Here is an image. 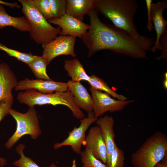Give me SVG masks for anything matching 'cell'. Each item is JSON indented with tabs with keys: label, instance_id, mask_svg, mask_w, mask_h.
Returning a JSON list of instances; mask_svg holds the SVG:
<instances>
[{
	"label": "cell",
	"instance_id": "cell-7",
	"mask_svg": "<svg viewBox=\"0 0 167 167\" xmlns=\"http://www.w3.org/2000/svg\"><path fill=\"white\" fill-rule=\"evenodd\" d=\"M76 37L70 36H57L50 42L42 45V56L49 64L55 57L61 55H71L73 57L77 55L74 47Z\"/></svg>",
	"mask_w": 167,
	"mask_h": 167
},
{
	"label": "cell",
	"instance_id": "cell-11",
	"mask_svg": "<svg viewBox=\"0 0 167 167\" xmlns=\"http://www.w3.org/2000/svg\"><path fill=\"white\" fill-rule=\"evenodd\" d=\"M61 28L60 35L70 36L81 38L88 30L89 25L71 16L65 14L60 18H54L48 21Z\"/></svg>",
	"mask_w": 167,
	"mask_h": 167
},
{
	"label": "cell",
	"instance_id": "cell-32",
	"mask_svg": "<svg viewBox=\"0 0 167 167\" xmlns=\"http://www.w3.org/2000/svg\"><path fill=\"white\" fill-rule=\"evenodd\" d=\"M162 161L157 163L155 167H167V155L161 160Z\"/></svg>",
	"mask_w": 167,
	"mask_h": 167
},
{
	"label": "cell",
	"instance_id": "cell-6",
	"mask_svg": "<svg viewBox=\"0 0 167 167\" xmlns=\"http://www.w3.org/2000/svg\"><path fill=\"white\" fill-rule=\"evenodd\" d=\"M10 114L15 120L16 128L15 132L5 144L7 148H11L21 137L25 135H29L32 138L36 139L41 134L38 117L34 107H29L25 113L11 109Z\"/></svg>",
	"mask_w": 167,
	"mask_h": 167
},
{
	"label": "cell",
	"instance_id": "cell-30",
	"mask_svg": "<svg viewBox=\"0 0 167 167\" xmlns=\"http://www.w3.org/2000/svg\"><path fill=\"white\" fill-rule=\"evenodd\" d=\"M152 0H146L145 2L147 11L148 23L146 28L149 32H150L153 28V24L152 21L151 10Z\"/></svg>",
	"mask_w": 167,
	"mask_h": 167
},
{
	"label": "cell",
	"instance_id": "cell-1",
	"mask_svg": "<svg viewBox=\"0 0 167 167\" xmlns=\"http://www.w3.org/2000/svg\"><path fill=\"white\" fill-rule=\"evenodd\" d=\"M88 15L89 28L81 38L88 49V57L98 51L107 49L134 58H147V52L153 46L154 38L140 35L133 38L114 25L101 22L95 8Z\"/></svg>",
	"mask_w": 167,
	"mask_h": 167
},
{
	"label": "cell",
	"instance_id": "cell-25",
	"mask_svg": "<svg viewBox=\"0 0 167 167\" xmlns=\"http://www.w3.org/2000/svg\"><path fill=\"white\" fill-rule=\"evenodd\" d=\"M124 152L116 144L111 155L110 162L107 167H124Z\"/></svg>",
	"mask_w": 167,
	"mask_h": 167
},
{
	"label": "cell",
	"instance_id": "cell-33",
	"mask_svg": "<svg viewBox=\"0 0 167 167\" xmlns=\"http://www.w3.org/2000/svg\"><path fill=\"white\" fill-rule=\"evenodd\" d=\"M6 164V160L4 158L0 157V167H4Z\"/></svg>",
	"mask_w": 167,
	"mask_h": 167
},
{
	"label": "cell",
	"instance_id": "cell-19",
	"mask_svg": "<svg viewBox=\"0 0 167 167\" xmlns=\"http://www.w3.org/2000/svg\"><path fill=\"white\" fill-rule=\"evenodd\" d=\"M64 68L72 81L80 82L81 80L88 81L90 76L86 73L83 65L76 58L66 60L64 61Z\"/></svg>",
	"mask_w": 167,
	"mask_h": 167
},
{
	"label": "cell",
	"instance_id": "cell-24",
	"mask_svg": "<svg viewBox=\"0 0 167 167\" xmlns=\"http://www.w3.org/2000/svg\"><path fill=\"white\" fill-rule=\"evenodd\" d=\"M80 155L81 156L82 167H107L105 164L95 157L86 148L81 152Z\"/></svg>",
	"mask_w": 167,
	"mask_h": 167
},
{
	"label": "cell",
	"instance_id": "cell-17",
	"mask_svg": "<svg viewBox=\"0 0 167 167\" xmlns=\"http://www.w3.org/2000/svg\"><path fill=\"white\" fill-rule=\"evenodd\" d=\"M96 0H66V14L82 22L85 15L94 8Z\"/></svg>",
	"mask_w": 167,
	"mask_h": 167
},
{
	"label": "cell",
	"instance_id": "cell-28",
	"mask_svg": "<svg viewBox=\"0 0 167 167\" xmlns=\"http://www.w3.org/2000/svg\"><path fill=\"white\" fill-rule=\"evenodd\" d=\"M13 103V97L6 99L0 102V122L6 116L10 114Z\"/></svg>",
	"mask_w": 167,
	"mask_h": 167
},
{
	"label": "cell",
	"instance_id": "cell-16",
	"mask_svg": "<svg viewBox=\"0 0 167 167\" xmlns=\"http://www.w3.org/2000/svg\"><path fill=\"white\" fill-rule=\"evenodd\" d=\"M17 83L16 77L8 64L5 62L0 63V102L13 97L12 90Z\"/></svg>",
	"mask_w": 167,
	"mask_h": 167
},
{
	"label": "cell",
	"instance_id": "cell-20",
	"mask_svg": "<svg viewBox=\"0 0 167 167\" xmlns=\"http://www.w3.org/2000/svg\"><path fill=\"white\" fill-rule=\"evenodd\" d=\"M88 82L93 89L100 91H103L118 100L125 101L128 99L123 95L117 93L110 88L102 79L94 75L90 76V79Z\"/></svg>",
	"mask_w": 167,
	"mask_h": 167
},
{
	"label": "cell",
	"instance_id": "cell-10",
	"mask_svg": "<svg viewBox=\"0 0 167 167\" xmlns=\"http://www.w3.org/2000/svg\"><path fill=\"white\" fill-rule=\"evenodd\" d=\"M16 91L32 89L44 94L54 92H65L68 90L66 83L37 79L30 80L26 78L18 82L15 88Z\"/></svg>",
	"mask_w": 167,
	"mask_h": 167
},
{
	"label": "cell",
	"instance_id": "cell-22",
	"mask_svg": "<svg viewBox=\"0 0 167 167\" xmlns=\"http://www.w3.org/2000/svg\"><path fill=\"white\" fill-rule=\"evenodd\" d=\"M25 146L19 144L16 148V151L20 156V158L14 162L13 165L17 167H40L29 157L26 156L23 152ZM49 167H58L52 163Z\"/></svg>",
	"mask_w": 167,
	"mask_h": 167
},
{
	"label": "cell",
	"instance_id": "cell-35",
	"mask_svg": "<svg viewBox=\"0 0 167 167\" xmlns=\"http://www.w3.org/2000/svg\"><path fill=\"white\" fill-rule=\"evenodd\" d=\"M167 78H165V80L164 82V86L165 88H167Z\"/></svg>",
	"mask_w": 167,
	"mask_h": 167
},
{
	"label": "cell",
	"instance_id": "cell-34",
	"mask_svg": "<svg viewBox=\"0 0 167 167\" xmlns=\"http://www.w3.org/2000/svg\"><path fill=\"white\" fill-rule=\"evenodd\" d=\"M71 167H77L76 161L75 159H74L73 160Z\"/></svg>",
	"mask_w": 167,
	"mask_h": 167
},
{
	"label": "cell",
	"instance_id": "cell-13",
	"mask_svg": "<svg viewBox=\"0 0 167 167\" xmlns=\"http://www.w3.org/2000/svg\"><path fill=\"white\" fill-rule=\"evenodd\" d=\"M167 8V0L159 1L156 3H152L151 14L152 23L154 25L156 33V38L151 50L153 53L157 50H161L160 44V38L163 33L167 29V21L163 16V12Z\"/></svg>",
	"mask_w": 167,
	"mask_h": 167
},
{
	"label": "cell",
	"instance_id": "cell-8",
	"mask_svg": "<svg viewBox=\"0 0 167 167\" xmlns=\"http://www.w3.org/2000/svg\"><path fill=\"white\" fill-rule=\"evenodd\" d=\"M89 90L91 93L93 107V112L97 118L107 111L114 112L121 111L134 100L122 101L113 98L109 94L91 87Z\"/></svg>",
	"mask_w": 167,
	"mask_h": 167
},
{
	"label": "cell",
	"instance_id": "cell-29",
	"mask_svg": "<svg viewBox=\"0 0 167 167\" xmlns=\"http://www.w3.org/2000/svg\"><path fill=\"white\" fill-rule=\"evenodd\" d=\"M160 44L161 47L162 52L161 55L156 58L158 60L167 59V29L162 34L160 39Z\"/></svg>",
	"mask_w": 167,
	"mask_h": 167
},
{
	"label": "cell",
	"instance_id": "cell-27",
	"mask_svg": "<svg viewBox=\"0 0 167 167\" xmlns=\"http://www.w3.org/2000/svg\"><path fill=\"white\" fill-rule=\"evenodd\" d=\"M39 12L48 21L54 18L52 12L49 0H33Z\"/></svg>",
	"mask_w": 167,
	"mask_h": 167
},
{
	"label": "cell",
	"instance_id": "cell-26",
	"mask_svg": "<svg viewBox=\"0 0 167 167\" xmlns=\"http://www.w3.org/2000/svg\"><path fill=\"white\" fill-rule=\"evenodd\" d=\"M54 18H60L66 14V0H49Z\"/></svg>",
	"mask_w": 167,
	"mask_h": 167
},
{
	"label": "cell",
	"instance_id": "cell-18",
	"mask_svg": "<svg viewBox=\"0 0 167 167\" xmlns=\"http://www.w3.org/2000/svg\"><path fill=\"white\" fill-rule=\"evenodd\" d=\"M7 26H12L20 31L29 32L31 27L25 16L15 17L9 15L2 4H0V29Z\"/></svg>",
	"mask_w": 167,
	"mask_h": 167
},
{
	"label": "cell",
	"instance_id": "cell-4",
	"mask_svg": "<svg viewBox=\"0 0 167 167\" xmlns=\"http://www.w3.org/2000/svg\"><path fill=\"white\" fill-rule=\"evenodd\" d=\"M22 11L31 27V39L37 44L50 42L60 34L61 29L53 27L39 12L33 0H19Z\"/></svg>",
	"mask_w": 167,
	"mask_h": 167
},
{
	"label": "cell",
	"instance_id": "cell-23",
	"mask_svg": "<svg viewBox=\"0 0 167 167\" xmlns=\"http://www.w3.org/2000/svg\"><path fill=\"white\" fill-rule=\"evenodd\" d=\"M0 49L6 52L8 55L15 57L18 60L28 65L33 61L38 56L33 55L31 53H22L9 48L0 43Z\"/></svg>",
	"mask_w": 167,
	"mask_h": 167
},
{
	"label": "cell",
	"instance_id": "cell-12",
	"mask_svg": "<svg viewBox=\"0 0 167 167\" xmlns=\"http://www.w3.org/2000/svg\"><path fill=\"white\" fill-rule=\"evenodd\" d=\"M84 145L95 157L106 165V147L101 130L98 126L92 127L89 130Z\"/></svg>",
	"mask_w": 167,
	"mask_h": 167
},
{
	"label": "cell",
	"instance_id": "cell-2",
	"mask_svg": "<svg viewBox=\"0 0 167 167\" xmlns=\"http://www.w3.org/2000/svg\"><path fill=\"white\" fill-rule=\"evenodd\" d=\"M137 8L135 0H96L94 7L115 27L134 38L141 35L133 22Z\"/></svg>",
	"mask_w": 167,
	"mask_h": 167
},
{
	"label": "cell",
	"instance_id": "cell-3",
	"mask_svg": "<svg viewBox=\"0 0 167 167\" xmlns=\"http://www.w3.org/2000/svg\"><path fill=\"white\" fill-rule=\"evenodd\" d=\"M167 137L157 131L144 141L131 156L134 167H155L167 155Z\"/></svg>",
	"mask_w": 167,
	"mask_h": 167
},
{
	"label": "cell",
	"instance_id": "cell-14",
	"mask_svg": "<svg viewBox=\"0 0 167 167\" xmlns=\"http://www.w3.org/2000/svg\"><path fill=\"white\" fill-rule=\"evenodd\" d=\"M96 123L100 128L105 142L107 152L106 165H109L111 155L116 144L113 130L114 120L112 116L106 115L97 119Z\"/></svg>",
	"mask_w": 167,
	"mask_h": 167
},
{
	"label": "cell",
	"instance_id": "cell-21",
	"mask_svg": "<svg viewBox=\"0 0 167 167\" xmlns=\"http://www.w3.org/2000/svg\"><path fill=\"white\" fill-rule=\"evenodd\" d=\"M48 65L42 56H38L33 61L28 64L35 76L38 79L50 80L46 72V67Z\"/></svg>",
	"mask_w": 167,
	"mask_h": 167
},
{
	"label": "cell",
	"instance_id": "cell-15",
	"mask_svg": "<svg viewBox=\"0 0 167 167\" xmlns=\"http://www.w3.org/2000/svg\"><path fill=\"white\" fill-rule=\"evenodd\" d=\"M66 84L68 90L73 95L75 104L88 113L93 112L92 99L86 88L80 82L69 80Z\"/></svg>",
	"mask_w": 167,
	"mask_h": 167
},
{
	"label": "cell",
	"instance_id": "cell-9",
	"mask_svg": "<svg viewBox=\"0 0 167 167\" xmlns=\"http://www.w3.org/2000/svg\"><path fill=\"white\" fill-rule=\"evenodd\" d=\"M97 119L93 112L88 113L87 117L80 119L81 122L79 127L75 126L71 131L69 132L68 136L62 142L55 143L54 149H57L63 146H69L76 153L80 154L82 146L84 144L86 139L85 132Z\"/></svg>",
	"mask_w": 167,
	"mask_h": 167
},
{
	"label": "cell",
	"instance_id": "cell-5",
	"mask_svg": "<svg viewBox=\"0 0 167 167\" xmlns=\"http://www.w3.org/2000/svg\"><path fill=\"white\" fill-rule=\"evenodd\" d=\"M17 98L20 103L26 104L29 107H34L36 105H63L70 109L73 116L76 118L81 119L85 117L83 112L74 103L73 95L69 90L65 92L44 94L34 89H28L19 92Z\"/></svg>",
	"mask_w": 167,
	"mask_h": 167
},
{
	"label": "cell",
	"instance_id": "cell-31",
	"mask_svg": "<svg viewBox=\"0 0 167 167\" xmlns=\"http://www.w3.org/2000/svg\"><path fill=\"white\" fill-rule=\"evenodd\" d=\"M0 4L7 6L12 8L15 7L17 8H21L20 6L16 2L14 3H10L0 0Z\"/></svg>",
	"mask_w": 167,
	"mask_h": 167
}]
</instances>
